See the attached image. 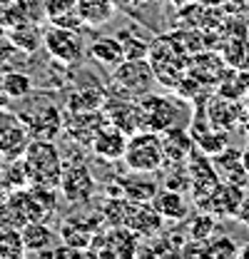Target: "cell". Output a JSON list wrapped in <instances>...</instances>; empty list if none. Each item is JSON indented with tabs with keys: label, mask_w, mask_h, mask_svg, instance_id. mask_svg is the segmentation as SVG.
Here are the masks:
<instances>
[{
	"label": "cell",
	"mask_w": 249,
	"mask_h": 259,
	"mask_svg": "<svg viewBox=\"0 0 249 259\" xmlns=\"http://www.w3.org/2000/svg\"><path fill=\"white\" fill-rule=\"evenodd\" d=\"M28 180L30 185H40V187H60L62 177V157L58 147L53 145V140H35L32 137L25 147V152L20 155Z\"/></svg>",
	"instance_id": "cell-1"
},
{
	"label": "cell",
	"mask_w": 249,
	"mask_h": 259,
	"mask_svg": "<svg viewBox=\"0 0 249 259\" xmlns=\"http://www.w3.org/2000/svg\"><path fill=\"white\" fill-rule=\"evenodd\" d=\"M157 82L155 67L150 58H132L122 60L117 67H112L110 75V88L120 97H142L150 93V88Z\"/></svg>",
	"instance_id": "cell-2"
},
{
	"label": "cell",
	"mask_w": 249,
	"mask_h": 259,
	"mask_svg": "<svg viewBox=\"0 0 249 259\" xmlns=\"http://www.w3.org/2000/svg\"><path fill=\"white\" fill-rule=\"evenodd\" d=\"M124 164L130 172H157L164 167V147H162V135L152 130H142L130 137L127 150H124Z\"/></svg>",
	"instance_id": "cell-3"
},
{
	"label": "cell",
	"mask_w": 249,
	"mask_h": 259,
	"mask_svg": "<svg viewBox=\"0 0 249 259\" xmlns=\"http://www.w3.org/2000/svg\"><path fill=\"white\" fill-rule=\"evenodd\" d=\"M140 107L145 112V127L152 130V132H164L170 127H180L187 120V107L175 100V97H162V95H142L140 100Z\"/></svg>",
	"instance_id": "cell-4"
},
{
	"label": "cell",
	"mask_w": 249,
	"mask_h": 259,
	"mask_svg": "<svg viewBox=\"0 0 249 259\" xmlns=\"http://www.w3.org/2000/svg\"><path fill=\"white\" fill-rule=\"evenodd\" d=\"M137 234L124 225H110V229L97 232L88 249L90 257H110V259H130L137 254Z\"/></svg>",
	"instance_id": "cell-5"
},
{
	"label": "cell",
	"mask_w": 249,
	"mask_h": 259,
	"mask_svg": "<svg viewBox=\"0 0 249 259\" xmlns=\"http://www.w3.org/2000/svg\"><path fill=\"white\" fill-rule=\"evenodd\" d=\"M43 48L58 60V63L72 65L77 63L85 53L82 48V37L80 32L72 30V28H62V25H50L45 30V37H43Z\"/></svg>",
	"instance_id": "cell-6"
},
{
	"label": "cell",
	"mask_w": 249,
	"mask_h": 259,
	"mask_svg": "<svg viewBox=\"0 0 249 259\" xmlns=\"http://www.w3.org/2000/svg\"><path fill=\"white\" fill-rule=\"evenodd\" d=\"M18 117L25 125V130L30 132V137H35V140H55L62 132V125H65L62 112L50 102L30 107V110L20 112Z\"/></svg>",
	"instance_id": "cell-7"
},
{
	"label": "cell",
	"mask_w": 249,
	"mask_h": 259,
	"mask_svg": "<svg viewBox=\"0 0 249 259\" xmlns=\"http://www.w3.org/2000/svg\"><path fill=\"white\" fill-rule=\"evenodd\" d=\"M187 169H189V180H192L189 192H192L194 204H197V202H202L204 197H210L212 190L222 182V180H219V175H217V169H215L212 157H210V155H204L202 150H194V152L189 155V160H187Z\"/></svg>",
	"instance_id": "cell-8"
},
{
	"label": "cell",
	"mask_w": 249,
	"mask_h": 259,
	"mask_svg": "<svg viewBox=\"0 0 249 259\" xmlns=\"http://www.w3.org/2000/svg\"><path fill=\"white\" fill-rule=\"evenodd\" d=\"M102 112L112 125H117L130 137L147 130L145 127V112H142L140 102H130L127 97H107L102 105Z\"/></svg>",
	"instance_id": "cell-9"
},
{
	"label": "cell",
	"mask_w": 249,
	"mask_h": 259,
	"mask_svg": "<svg viewBox=\"0 0 249 259\" xmlns=\"http://www.w3.org/2000/svg\"><path fill=\"white\" fill-rule=\"evenodd\" d=\"M244 187L242 185H234V182H219L217 187L212 190L210 197H204L202 202H197V207L202 212H210L215 217H234L237 220V212H239V204L244 199Z\"/></svg>",
	"instance_id": "cell-10"
},
{
	"label": "cell",
	"mask_w": 249,
	"mask_h": 259,
	"mask_svg": "<svg viewBox=\"0 0 249 259\" xmlns=\"http://www.w3.org/2000/svg\"><path fill=\"white\" fill-rule=\"evenodd\" d=\"M62 197L70 202V204H85L90 202V197L95 192V180L93 172L88 164H67L62 167V177H60V187Z\"/></svg>",
	"instance_id": "cell-11"
},
{
	"label": "cell",
	"mask_w": 249,
	"mask_h": 259,
	"mask_svg": "<svg viewBox=\"0 0 249 259\" xmlns=\"http://www.w3.org/2000/svg\"><path fill=\"white\" fill-rule=\"evenodd\" d=\"M102 122H107L102 110H67L62 130L67 132V137L72 142L93 145L95 132L102 127Z\"/></svg>",
	"instance_id": "cell-12"
},
{
	"label": "cell",
	"mask_w": 249,
	"mask_h": 259,
	"mask_svg": "<svg viewBox=\"0 0 249 259\" xmlns=\"http://www.w3.org/2000/svg\"><path fill=\"white\" fill-rule=\"evenodd\" d=\"M162 214L152 207V202H132L127 199V212H124V227H130L137 237H155L162 229Z\"/></svg>",
	"instance_id": "cell-13"
},
{
	"label": "cell",
	"mask_w": 249,
	"mask_h": 259,
	"mask_svg": "<svg viewBox=\"0 0 249 259\" xmlns=\"http://www.w3.org/2000/svg\"><path fill=\"white\" fill-rule=\"evenodd\" d=\"M127 142H130V135H124L122 130L117 125H112L110 120L102 122V127L95 132V140H93V152L102 160H122L124 157V150H127Z\"/></svg>",
	"instance_id": "cell-14"
},
{
	"label": "cell",
	"mask_w": 249,
	"mask_h": 259,
	"mask_svg": "<svg viewBox=\"0 0 249 259\" xmlns=\"http://www.w3.org/2000/svg\"><path fill=\"white\" fill-rule=\"evenodd\" d=\"M162 147H164V167L182 164L194 152V137H192V132L185 130V125L170 127L162 132Z\"/></svg>",
	"instance_id": "cell-15"
},
{
	"label": "cell",
	"mask_w": 249,
	"mask_h": 259,
	"mask_svg": "<svg viewBox=\"0 0 249 259\" xmlns=\"http://www.w3.org/2000/svg\"><path fill=\"white\" fill-rule=\"evenodd\" d=\"M157 192L159 187L150 177V172H135V177H124L115 182V194H122L132 202H152Z\"/></svg>",
	"instance_id": "cell-16"
},
{
	"label": "cell",
	"mask_w": 249,
	"mask_h": 259,
	"mask_svg": "<svg viewBox=\"0 0 249 259\" xmlns=\"http://www.w3.org/2000/svg\"><path fill=\"white\" fill-rule=\"evenodd\" d=\"M212 162H215V169H217L219 180L247 187L249 172H247V167H244V162H242V152H239V150L227 147V150H222L219 155H215Z\"/></svg>",
	"instance_id": "cell-17"
},
{
	"label": "cell",
	"mask_w": 249,
	"mask_h": 259,
	"mask_svg": "<svg viewBox=\"0 0 249 259\" xmlns=\"http://www.w3.org/2000/svg\"><path fill=\"white\" fill-rule=\"evenodd\" d=\"M207 120L215 130H229L239 122V105L232 97H212L207 100Z\"/></svg>",
	"instance_id": "cell-18"
},
{
	"label": "cell",
	"mask_w": 249,
	"mask_h": 259,
	"mask_svg": "<svg viewBox=\"0 0 249 259\" xmlns=\"http://www.w3.org/2000/svg\"><path fill=\"white\" fill-rule=\"evenodd\" d=\"M152 207L162 214V220H172V222H180L189 214V207H187L185 192H177V190H159L152 199Z\"/></svg>",
	"instance_id": "cell-19"
},
{
	"label": "cell",
	"mask_w": 249,
	"mask_h": 259,
	"mask_svg": "<svg viewBox=\"0 0 249 259\" xmlns=\"http://www.w3.org/2000/svg\"><path fill=\"white\" fill-rule=\"evenodd\" d=\"M20 234H23V242H25L28 254H40V252L53 249V244L58 239V234L45 222H28V225L20 229Z\"/></svg>",
	"instance_id": "cell-20"
},
{
	"label": "cell",
	"mask_w": 249,
	"mask_h": 259,
	"mask_svg": "<svg viewBox=\"0 0 249 259\" xmlns=\"http://www.w3.org/2000/svg\"><path fill=\"white\" fill-rule=\"evenodd\" d=\"M95 234H97V222L90 225V220H70L60 227V239L65 244H72L77 249H90Z\"/></svg>",
	"instance_id": "cell-21"
},
{
	"label": "cell",
	"mask_w": 249,
	"mask_h": 259,
	"mask_svg": "<svg viewBox=\"0 0 249 259\" xmlns=\"http://www.w3.org/2000/svg\"><path fill=\"white\" fill-rule=\"evenodd\" d=\"M30 132L25 130L23 122H15V125H10V127L0 130V155L3 157H20L23 152H25V147H28V142H30Z\"/></svg>",
	"instance_id": "cell-22"
},
{
	"label": "cell",
	"mask_w": 249,
	"mask_h": 259,
	"mask_svg": "<svg viewBox=\"0 0 249 259\" xmlns=\"http://www.w3.org/2000/svg\"><path fill=\"white\" fill-rule=\"evenodd\" d=\"M90 55H93L97 63L107 65L110 70L117 67L124 60V50L122 42L117 37H97L93 45H90Z\"/></svg>",
	"instance_id": "cell-23"
},
{
	"label": "cell",
	"mask_w": 249,
	"mask_h": 259,
	"mask_svg": "<svg viewBox=\"0 0 249 259\" xmlns=\"http://www.w3.org/2000/svg\"><path fill=\"white\" fill-rule=\"evenodd\" d=\"M8 37H10V42H13L18 50H23V53H35V50L43 45L45 32H40L37 25H30V20H25V23L13 25V28L8 30Z\"/></svg>",
	"instance_id": "cell-24"
},
{
	"label": "cell",
	"mask_w": 249,
	"mask_h": 259,
	"mask_svg": "<svg viewBox=\"0 0 249 259\" xmlns=\"http://www.w3.org/2000/svg\"><path fill=\"white\" fill-rule=\"evenodd\" d=\"M105 90L102 88H82V90H75L72 95L67 97V110H102L105 105Z\"/></svg>",
	"instance_id": "cell-25"
},
{
	"label": "cell",
	"mask_w": 249,
	"mask_h": 259,
	"mask_svg": "<svg viewBox=\"0 0 249 259\" xmlns=\"http://www.w3.org/2000/svg\"><path fill=\"white\" fill-rule=\"evenodd\" d=\"M0 185L10 192H18V190H25L30 185L28 180V172H25V164H23V157H13L10 167H3L0 169Z\"/></svg>",
	"instance_id": "cell-26"
},
{
	"label": "cell",
	"mask_w": 249,
	"mask_h": 259,
	"mask_svg": "<svg viewBox=\"0 0 249 259\" xmlns=\"http://www.w3.org/2000/svg\"><path fill=\"white\" fill-rule=\"evenodd\" d=\"M77 13L85 23L102 25L112 15V0H77Z\"/></svg>",
	"instance_id": "cell-27"
},
{
	"label": "cell",
	"mask_w": 249,
	"mask_h": 259,
	"mask_svg": "<svg viewBox=\"0 0 249 259\" xmlns=\"http://www.w3.org/2000/svg\"><path fill=\"white\" fill-rule=\"evenodd\" d=\"M0 90L10 100H23L32 93V80L25 72H5L0 80Z\"/></svg>",
	"instance_id": "cell-28"
},
{
	"label": "cell",
	"mask_w": 249,
	"mask_h": 259,
	"mask_svg": "<svg viewBox=\"0 0 249 259\" xmlns=\"http://www.w3.org/2000/svg\"><path fill=\"white\" fill-rule=\"evenodd\" d=\"M28 254L20 229H3L0 227V259H20Z\"/></svg>",
	"instance_id": "cell-29"
},
{
	"label": "cell",
	"mask_w": 249,
	"mask_h": 259,
	"mask_svg": "<svg viewBox=\"0 0 249 259\" xmlns=\"http://www.w3.org/2000/svg\"><path fill=\"white\" fill-rule=\"evenodd\" d=\"M117 40L122 42V50H124V60H132V58H147L150 55V42L132 35L127 30L117 32Z\"/></svg>",
	"instance_id": "cell-30"
},
{
	"label": "cell",
	"mask_w": 249,
	"mask_h": 259,
	"mask_svg": "<svg viewBox=\"0 0 249 259\" xmlns=\"http://www.w3.org/2000/svg\"><path fill=\"white\" fill-rule=\"evenodd\" d=\"M164 187H167V190H177V192H187V190L192 187V180H189L187 162H182V164H167Z\"/></svg>",
	"instance_id": "cell-31"
},
{
	"label": "cell",
	"mask_w": 249,
	"mask_h": 259,
	"mask_svg": "<svg viewBox=\"0 0 249 259\" xmlns=\"http://www.w3.org/2000/svg\"><path fill=\"white\" fill-rule=\"evenodd\" d=\"M239 254V247L229 239V237H210L207 239V249H204V257L212 259H229Z\"/></svg>",
	"instance_id": "cell-32"
},
{
	"label": "cell",
	"mask_w": 249,
	"mask_h": 259,
	"mask_svg": "<svg viewBox=\"0 0 249 259\" xmlns=\"http://www.w3.org/2000/svg\"><path fill=\"white\" fill-rule=\"evenodd\" d=\"M215 214H210V212H199L197 214V220L189 225V237L192 239H199V242H207L210 237H212V232H215Z\"/></svg>",
	"instance_id": "cell-33"
},
{
	"label": "cell",
	"mask_w": 249,
	"mask_h": 259,
	"mask_svg": "<svg viewBox=\"0 0 249 259\" xmlns=\"http://www.w3.org/2000/svg\"><path fill=\"white\" fill-rule=\"evenodd\" d=\"M45 10H48V15L53 20V18H60L65 13L77 10V0H45Z\"/></svg>",
	"instance_id": "cell-34"
},
{
	"label": "cell",
	"mask_w": 249,
	"mask_h": 259,
	"mask_svg": "<svg viewBox=\"0 0 249 259\" xmlns=\"http://www.w3.org/2000/svg\"><path fill=\"white\" fill-rule=\"evenodd\" d=\"M237 220H239V222H242L244 227H249V192L244 194V199H242V204H239Z\"/></svg>",
	"instance_id": "cell-35"
},
{
	"label": "cell",
	"mask_w": 249,
	"mask_h": 259,
	"mask_svg": "<svg viewBox=\"0 0 249 259\" xmlns=\"http://www.w3.org/2000/svg\"><path fill=\"white\" fill-rule=\"evenodd\" d=\"M15 122H18V117H15V115H10V112L0 105V130L10 127V125H15Z\"/></svg>",
	"instance_id": "cell-36"
},
{
	"label": "cell",
	"mask_w": 249,
	"mask_h": 259,
	"mask_svg": "<svg viewBox=\"0 0 249 259\" xmlns=\"http://www.w3.org/2000/svg\"><path fill=\"white\" fill-rule=\"evenodd\" d=\"M13 5H15V0H0V23H5V18H8Z\"/></svg>",
	"instance_id": "cell-37"
},
{
	"label": "cell",
	"mask_w": 249,
	"mask_h": 259,
	"mask_svg": "<svg viewBox=\"0 0 249 259\" xmlns=\"http://www.w3.org/2000/svg\"><path fill=\"white\" fill-rule=\"evenodd\" d=\"M237 257H242V259H249V242L244 244V247H239V254Z\"/></svg>",
	"instance_id": "cell-38"
},
{
	"label": "cell",
	"mask_w": 249,
	"mask_h": 259,
	"mask_svg": "<svg viewBox=\"0 0 249 259\" xmlns=\"http://www.w3.org/2000/svg\"><path fill=\"white\" fill-rule=\"evenodd\" d=\"M242 162H244V167H247V172H249V147L242 152Z\"/></svg>",
	"instance_id": "cell-39"
},
{
	"label": "cell",
	"mask_w": 249,
	"mask_h": 259,
	"mask_svg": "<svg viewBox=\"0 0 249 259\" xmlns=\"http://www.w3.org/2000/svg\"><path fill=\"white\" fill-rule=\"evenodd\" d=\"M5 197H8V190H5V187H3V185H0V204H3V202H5Z\"/></svg>",
	"instance_id": "cell-40"
}]
</instances>
